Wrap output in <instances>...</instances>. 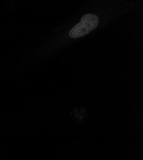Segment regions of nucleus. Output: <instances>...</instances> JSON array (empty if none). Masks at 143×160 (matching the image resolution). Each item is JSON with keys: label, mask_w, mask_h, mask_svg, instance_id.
<instances>
[{"label": "nucleus", "mask_w": 143, "mask_h": 160, "mask_svg": "<svg viewBox=\"0 0 143 160\" xmlns=\"http://www.w3.org/2000/svg\"><path fill=\"white\" fill-rule=\"evenodd\" d=\"M99 23L97 16L93 14H87L82 16L81 21L70 30L69 35L71 38H76L88 34L95 30Z\"/></svg>", "instance_id": "1"}]
</instances>
